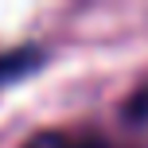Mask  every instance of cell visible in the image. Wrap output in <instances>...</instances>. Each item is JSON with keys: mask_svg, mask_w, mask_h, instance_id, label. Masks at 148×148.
<instances>
[{"mask_svg": "<svg viewBox=\"0 0 148 148\" xmlns=\"http://www.w3.org/2000/svg\"><path fill=\"white\" fill-rule=\"evenodd\" d=\"M23 148H117L101 136H90V133H62V129H51V133H39L31 136Z\"/></svg>", "mask_w": 148, "mask_h": 148, "instance_id": "obj_1", "label": "cell"}, {"mask_svg": "<svg viewBox=\"0 0 148 148\" xmlns=\"http://www.w3.org/2000/svg\"><path fill=\"white\" fill-rule=\"evenodd\" d=\"M125 113H129V117H140V121L148 117V82L133 94V101H129V109H125Z\"/></svg>", "mask_w": 148, "mask_h": 148, "instance_id": "obj_3", "label": "cell"}, {"mask_svg": "<svg viewBox=\"0 0 148 148\" xmlns=\"http://www.w3.org/2000/svg\"><path fill=\"white\" fill-rule=\"evenodd\" d=\"M43 62V55L35 51V47H20V51H4L0 55V82H12V78H23V74H31Z\"/></svg>", "mask_w": 148, "mask_h": 148, "instance_id": "obj_2", "label": "cell"}]
</instances>
